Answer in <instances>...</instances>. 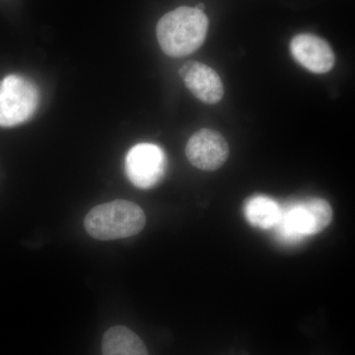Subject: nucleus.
Returning <instances> with one entry per match:
<instances>
[{
    "mask_svg": "<svg viewBox=\"0 0 355 355\" xmlns=\"http://www.w3.org/2000/svg\"><path fill=\"white\" fill-rule=\"evenodd\" d=\"M209 30L203 11L181 6L165 14L156 27L161 50L171 58H184L202 46Z\"/></svg>",
    "mask_w": 355,
    "mask_h": 355,
    "instance_id": "nucleus-1",
    "label": "nucleus"
},
{
    "mask_svg": "<svg viewBox=\"0 0 355 355\" xmlns=\"http://www.w3.org/2000/svg\"><path fill=\"white\" fill-rule=\"evenodd\" d=\"M146 224L144 209L137 203L125 200L97 205L84 219L88 234L100 241L132 237L141 232Z\"/></svg>",
    "mask_w": 355,
    "mask_h": 355,
    "instance_id": "nucleus-2",
    "label": "nucleus"
},
{
    "mask_svg": "<svg viewBox=\"0 0 355 355\" xmlns=\"http://www.w3.org/2000/svg\"><path fill=\"white\" fill-rule=\"evenodd\" d=\"M333 209L323 198H311L282 209L277 228L282 241L295 243L318 234L330 225Z\"/></svg>",
    "mask_w": 355,
    "mask_h": 355,
    "instance_id": "nucleus-3",
    "label": "nucleus"
},
{
    "mask_svg": "<svg viewBox=\"0 0 355 355\" xmlns=\"http://www.w3.org/2000/svg\"><path fill=\"white\" fill-rule=\"evenodd\" d=\"M39 104V88L31 79L10 74L0 80V127L26 123L36 113Z\"/></svg>",
    "mask_w": 355,
    "mask_h": 355,
    "instance_id": "nucleus-4",
    "label": "nucleus"
},
{
    "mask_svg": "<svg viewBox=\"0 0 355 355\" xmlns=\"http://www.w3.org/2000/svg\"><path fill=\"white\" fill-rule=\"evenodd\" d=\"M167 160L163 149L153 144H139L130 149L125 157V174L137 188H153L162 180Z\"/></svg>",
    "mask_w": 355,
    "mask_h": 355,
    "instance_id": "nucleus-5",
    "label": "nucleus"
},
{
    "mask_svg": "<svg viewBox=\"0 0 355 355\" xmlns=\"http://www.w3.org/2000/svg\"><path fill=\"white\" fill-rule=\"evenodd\" d=\"M191 164L202 171H216L229 157V146L218 132L202 128L193 133L186 146Z\"/></svg>",
    "mask_w": 355,
    "mask_h": 355,
    "instance_id": "nucleus-6",
    "label": "nucleus"
},
{
    "mask_svg": "<svg viewBox=\"0 0 355 355\" xmlns=\"http://www.w3.org/2000/svg\"><path fill=\"white\" fill-rule=\"evenodd\" d=\"M292 57L310 72L317 74L331 71L336 64V55L330 44L312 34H300L291 43Z\"/></svg>",
    "mask_w": 355,
    "mask_h": 355,
    "instance_id": "nucleus-7",
    "label": "nucleus"
},
{
    "mask_svg": "<svg viewBox=\"0 0 355 355\" xmlns=\"http://www.w3.org/2000/svg\"><path fill=\"white\" fill-rule=\"evenodd\" d=\"M179 76L191 94L205 104H216L223 97L220 76L209 65L198 62H187L180 69Z\"/></svg>",
    "mask_w": 355,
    "mask_h": 355,
    "instance_id": "nucleus-8",
    "label": "nucleus"
},
{
    "mask_svg": "<svg viewBox=\"0 0 355 355\" xmlns=\"http://www.w3.org/2000/svg\"><path fill=\"white\" fill-rule=\"evenodd\" d=\"M103 355H148L146 345L125 326L110 328L103 336Z\"/></svg>",
    "mask_w": 355,
    "mask_h": 355,
    "instance_id": "nucleus-9",
    "label": "nucleus"
},
{
    "mask_svg": "<svg viewBox=\"0 0 355 355\" xmlns=\"http://www.w3.org/2000/svg\"><path fill=\"white\" fill-rule=\"evenodd\" d=\"M244 211L248 222L254 227L272 229L280 220L282 209L272 198L254 196L245 202Z\"/></svg>",
    "mask_w": 355,
    "mask_h": 355,
    "instance_id": "nucleus-10",
    "label": "nucleus"
},
{
    "mask_svg": "<svg viewBox=\"0 0 355 355\" xmlns=\"http://www.w3.org/2000/svg\"><path fill=\"white\" fill-rule=\"evenodd\" d=\"M196 8L198 9V10L203 11L205 10V4H198V6L196 7Z\"/></svg>",
    "mask_w": 355,
    "mask_h": 355,
    "instance_id": "nucleus-11",
    "label": "nucleus"
}]
</instances>
